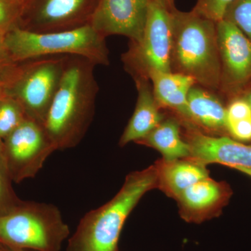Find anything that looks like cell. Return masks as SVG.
<instances>
[{"label":"cell","mask_w":251,"mask_h":251,"mask_svg":"<svg viewBox=\"0 0 251 251\" xmlns=\"http://www.w3.org/2000/svg\"><path fill=\"white\" fill-rule=\"evenodd\" d=\"M96 66L79 56L66 57L60 83L44 123L57 150L76 147L90 127L99 92Z\"/></svg>","instance_id":"cell-1"},{"label":"cell","mask_w":251,"mask_h":251,"mask_svg":"<svg viewBox=\"0 0 251 251\" xmlns=\"http://www.w3.org/2000/svg\"><path fill=\"white\" fill-rule=\"evenodd\" d=\"M158 187L156 166L127 175L116 196L80 220L66 251H118L127 218L148 191Z\"/></svg>","instance_id":"cell-2"},{"label":"cell","mask_w":251,"mask_h":251,"mask_svg":"<svg viewBox=\"0 0 251 251\" xmlns=\"http://www.w3.org/2000/svg\"><path fill=\"white\" fill-rule=\"evenodd\" d=\"M172 72L191 76L207 88L221 86V68L216 23L196 11H171Z\"/></svg>","instance_id":"cell-3"},{"label":"cell","mask_w":251,"mask_h":251,"mask_svg":"<svg viewBox=\"0 0 251 251\" xmlns=\"http://www.w3.org/2000/svg\"><path fill=\"white\" fill-rule=\"evenodd\" d=\"M4 41L14 62L55 56H79L96 65L106 66L110 62L105 38L90 24L47 33L15 27L5 34Z\"/></svg>","instance_id":"cell-4"},{"label":"cell","mask_w":251,"mask_h":251,"mask_svg":"<svg viewBox=\"0 0 251 251\" xmlns=\"http://www.w3.org/2000/svg\"><path fill=\"white\" fill-rule=\"evenodd\" d=\"M70 234L57 206L22 201L0 217V242L18 249L60 251Z\"/></svg>","instance_id":"cell-5"},{"label":"cell","mask_w":251,"mask_h":251,"mask_svg":"<svg viewBox=\"0 0 251 251\" xmlns=\"http://www.w3.org/2000/svg\"><path fill=\"white\" fill-rule=\"evenodd\" d=\"M67 56L15 62L3 75L6 96L22 105L27 118L44 125L58 89Z\"/></svg>","instance_id":"cell-6"},{"label":"cell","mask_w":251,"mask_h":251,"mask_svg":"<svg viewBox=\"0 0 251 251\" xmlns=\"http://www.w3.org/2000/svg\"><path fill=\"white\" fill-rule=\"evenodd\" d=\"M171 11L151 0L143 38L138 43H131L128 52L123 55L127 71L133 77L148 78L152 71L172 72Z\"/></svg>","instance_id":"cell-7"},{"label":"cell","mask_w":251,"mask_h":251,"mask_svg":"<svg viewBox=\"0 0 251 251\" xmlns=\"http://www.w3.org/2000/svg\"><path fill=\"white\" fill-rule=\"evenodd\" d=\"M3 153L13 181L33 178L57 150L44 125L27 118L1 141Z\"/></svg>","instance_id":"cell-8"},{"label":"cell","mask_w":251,"mask_h":251,"mask_svg":"<svg viewBox=\"0 0 251 251\" xmlns=\"http://www.w3.org/2000/svg\"><path fill=\"white\" fill-rule=\"evenodd\" d=\"M97 4L93 0H23L18 27L36 33L75 29L90 24Z\"/></svg>","instance_id":"cell-9"},{"label":"cell","mask_w":251,"mask_h":251,"mask_svg":"<svg viewBox=\"0 0 251 251\" xmlns=\"http://www.w3.org/2000/svg\"><path fill=\"white\" fill-rule=\"evenodd\" d=\"M151 0H99L90 25L104 38L122 35L138 43L143 38Z\"/></svg>","instance_id":"cell-10"},{"label":"cell","mask_w":251,"mask_h":251,"mask_svg":"<svg viewBox=\"0 0 251 251\" xmlns=\"http://www.w3.org/2000/svg\"><path fill=\"white\" fill-rule=\"evenodd\" d=\"M221 85L239 87L251 78V41L226 20L216 23Z\"/></svg>","instance_id":"cell-11"},{"label":"cell","mask_w":251,"mask_h":251,"mask_svg":"<svg viewBox=\"0 0 251 251\" xmlns=\"http://www.w3.org/2000/svg\"><path fill=\"white\" fill-rule=\"evenodd\" d=\"M186 140L189 158L208 164L220 163L229 168H251V145L227 138L214 137L201 133L194 126H187Z\"/></svg>","instance_id":"cell-12"},{"label":"cell","mask_w":251,"mask_h":251,"mask_svg":"<svg viewBox=\"0 0 251 251\" xmlns=\"http://www.w3.org/2000/svg\"><path fill=\"white\" fill-rule=\"evenodd\" d=\"M224 183L209 177L188 187L176 198L181 217L188 222L200 224L217 216L229 197Z\"/></svg>","instance_id":"cell-13"},{"label":"cell","mask_w":251,"mask_h":251,"mask_svg":"<svg viewBox=\"0 0 251 251\" xmlns=\"http://www.w3.org/2000/svg\"><path fill=\"white\" fill-rule=\"evenodd\" d=\"M138 90L134 112L120 140V146L143 139L163 120L160 105L155 99L152 87L148 78L133 77Z\"/></svg>","instance_id":"cell-14"},{"label":"cell","mask_w":251,"mask_h":251,"mask_svg":"<svg viewBox=\"0 0 251 251\" xmlns=\"http://www.w3.org/2000/svg\"><path fill=\"white\" fill-rule=\"evenodd\" d=\"M155 166L158 175L157 188L175 199L190 186L209 177L206 165L191 158L171 161L162 159Z\"/></svg>","instance_id":"cell-15"},{"label":"cell","mask_w":251,"mask_h":251,"mask_svg":"<svg viewBox=\"0 0 251 251\" xmlns=\"http://www.w3.org/2000/svg\"><path fill=\"white\" fill-rule=\"evenodd\" d=\"M148 78L152 82L153 95L160 107L175 110L188 120V95L196 80L179 73L158 71L149 73Z\"/></svg>","instance_id":"cell-16"},{"label":"cell","mask_w":251,"mask_h":251,"mask_svg":"<svg viewBox=\"0 0 251 251\" xmlns=\"http://www.w3.org/2000/svg\"><path fill=\"white\" fill-rule=\"evenodd\" d=\"M188 121L211 131L227 129V112L219 99L193 86L187 99Z\"/></svg>","instance_id":"cell-17"},{"label":"cell","mask_w":251,"mask_h":251,"mask_svg":"<svg viewBox=\"0 0 251 251\" xmlns=\"http://www.w3.org/2000/svg\"><path fill=\"white\" fill-rule=\"evenodd\" d=\"M138 144L156 150L167 161L189 158V145L183 139L179 124L174 119H168L159 124Z\"/></svg>","instance_id":"cell-18"},{"label":"cell","mask_w":251,"mask_h":251,"mask_svg":"<svg viewBox=\"0 0 251 251\" xmlns=\"http://www.w3.org/2000/svg\"><path fill=\"white\" fill-rule=\"evenodd\" d=\"M25 112L17 100L9 96L0 100V141L27 119Z\"/></svg>","instance_id":"cell-19"},{"label":"cell","mask_w":251,"mask_h":251,"mask_svg":"<svg viewBox=\"0 0 251 251\" xmlns=\"http://www.w3.org/2000/svg\"><path fill=\"white\" fill-rule=\"evenodd\" d=\"M12 182L0 141V217L14 210L23 201L15 193Z\"/></svg>","instance_id":"cell-20"},{"label":"cell","mask_w":251,"mask_h":251,"mask_svg":"<svg viewBox=\"0 0 251 251\" xmlns=\"http://www.w3.org/2000/svg\"><path fill=\"white\" fill-rule=\"evenodd\" d=\"M224 19L239 28L251 41V0H234Z\"/></svg>","instance_id":"cell-21"},{"label":"cell","mask_w":251,"mask_h":251,"mask_svg":"<svg viewBox=\"0 0 251 251\" xmlns=\"http://www.w3.org/2000/svg\"><path fill=\"white\" fill-rule=\"evenodd\" d=\"M23 0H0V34L5 36L19 26Z\"/></svg>","instance_id":"cell-22"},{"label":"cell","mask_w":251,"mask_h":251,"mask_svg":"<svg viewBox=\"0 0 251 251\" xmlns=\"http://www.w3.org/2000/svg\"><path fill=\"white\" fill-rule=\"evenodd\" d=\"M234 0H198L193 11L214 22L224 19L226 11Z\"/></svg>","instance_id":"cell-23"},{"label":"cell","mask_w":251,"mask_h":251,"mask_svg":"<svg viewBox=\"0 0 251 251\" xmlns=\"http://www.w3.org/2000/svg\"><path fill=\"white\" fill-rule=\"evenodd\" d=\"M227 122L239 121L251 117V105L245 99H237L226 109Z\"/></svg>","instance_id":"cell-24"},{"label":"cell","mask_w":251,"mask_h":251,"mask_svg":"<svg viewBox=\"0 0 251 251\" xmlns=\"http://www.w3.org/2000/svg\"><path fill=\"white\" fill-rule=\"evenodd\" d=\"M227 130L236 139L251 140V117L239 121L227 122Z\"/></svg>","instance_id":"cell-25"},{"label":"cell","mask_w":251,"mask_h":251,"mask_svg":"<svg viewBox=\"0 0 251 251\" xmlns=\"http://www.w3.org/2000/svg\"><path fill=\"white\" fill-rule=\"evenodd\" d=\"M14 64L15 62L11 58V54L5 44L4 36L0 34V76Z\"/></svg>","instance_id":"cell-26"},{"label":"cell","mask_w":251,"mask_h":251,"mask_svg":"<svg viewBox=\"0 0 251 251\" xmlns=\"http://www.w3.org/2000/svg\"><path fill=\"white\" fill-rule=\"evenodd\" d=\"M0 251H35L29 249H18V248L11 247L4 243L0 242Z\"/></svg>","instance_id":"cell-27"},{"label":"cell","mask_w":251,"mask_h":251,"mask_svg":"<svg viewBox=\"0 0 251 251\" xmlns=\"http://www.w3.org/2000/svg\"><path fill=\"white\" fill-rule=\"evenodd\" d=\"M155 1L169 11H172L175 8L174 0H155Z\"/></svg>","instance_id":"cell-28"},{"label":"cell","mask_w":251,"mask_h":251,"mask_svg":"<svg viewBox=\"0 0 251 251\" xmlns=\"http://www.w3.org/2000/svg\"><path fill=\"white\" fill-rule=\"evenodd\" d=\"M234 169L237 170V171L242 172L243 173H245L249 175V176H251V168H243V167H233Z\"/></svg>","instance_id":"cell-29"},{"label":"cell","mask_w":251,"mask_h":251,"mask_svg":"<svg viewBox=\"0 0 251 251\" xmlns=\"http://www.w3.org/2000/svg\"><path fill=\"white\" fill-rule=\"evenodd\" d=\"M5 96H6V93H5L4 82H3V80H1V77H0V100L4 98Z\"/></svg>","instance_id":"cell-30"},{"label":"cell","mask_w":251,"mask_h":251,"mask_svg":"<svg viewBox=\"0 0 251 251\" xmlns=\"http://www.w3.org/2000/svg\"><path fill=\"white\" fill-rule=\"evenodd\" d=\"M244 99H245L247 101L249 102V103L251 105V91L246 94Z\"/></svg>","instance_id":"cell-31"}]
</instances>
